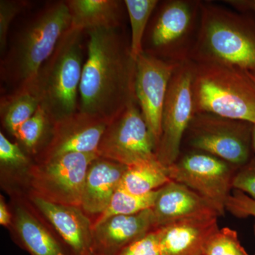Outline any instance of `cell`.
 <instances>
[{
  "label": "cell",
  "mask_w": 255,
  "mask_h": 255,
  "mask_svg": "<svg viewBox=\"0 0 255 255\" xmlns=\"http://www.w3.org/2000/svg\"><path fill=\"white\" fill-rule=\"evenodd\" d=\"M87 59L80 85V112L110 123L127 107L137 103L136 60L119 28L87 31Z\"/></svg>",
  "instance_id": "cell-1"
},
{
  "label": "cell",
  "mask_w": 255,
  "mask_h": 255,
  "mask_svg": "<svg viewBox=\"0 0 255 255\" xmlns=\"http://www.w3.org/2000/svg\"><path fill=\"white\" fill-rule=\"evenodd\" d=\"M190 60L246 71L255 70V14L204 1Z\"/></svg>",
  "instance_id": "cell-2"
},
{
  "label": "cell",
  "mask_w": 255,
  "mask_h": 255,
  "mask_svg": "<svg viewBox=\"0 0 255 255\" xmlns=\"http://www.w3.org/2000/svg\"><path fill=\"white\" fill-rule=\"evenodd\" d=\"M82 31L70 28L42 65L28 90L52 123L78 112L82 70Z\"/></svg>",
  "instance_id": "cell-3"
},
{
  "label": "cell",
  "mask_w": 255,
  "mask_h": 255,
  "mask_svg": "<svg viewBox=\"0 0 255 255\" xmlns=\"http://www.w3.org/2000/svg\"><path fill=\"white\" fill-rule=\"evenodd\" d=\"M70 24L71 18L65 1L43 10L23 28L1 64L3 77L16 86L15 91L31 86Z\"/></svg>",
  "instance_id": "cell-4"
},
{
  "label": "cell",
  "mask_w": 255,
  "mask_h": 255,
  "mask_svg": "<svg viewBox=\"0 0 255 255\" xmlns=\"http://www.w3.org/2000/svg\"><path fill=\"white\" fill-rule=\"evenodd\" d=\"M194 63V114H212L255 124V83L248 72L216 64Z\"/></svg>",
  "instance_id": "cell-5"
},
{
  "label": "cell",
  "mask_w": 255,
  "mask_h": 255,
  "mask_svg": "<svg viewBox=\"0 0 255 255\" xmlns=\"http://www.w3.org/2000/svg\"><path fill=\"white\" fill-rule=\"evenodd\" d=\"M204 1H159L143 41V52L159 59L182 64L190 60L195 46Z\"/></svg>",
  "instance_id": "cell-6"
},
{
  "label": "cell",
  "mask_w": 255,
  "mask_h": 255,
  "mask_svg": "<svg viewBox=\"0 0 255 255\" xmlns=\"http://www.w3.org/2000/svg\"><path fill=\"white\" fill-rule=\"evenodd\" d=\"M253 128L251 122L195 114L184 134L182 150L207 152L240 168L254 155Z\"/></svg>",
  "instance_id": "cell-7"
},
{
  "label": "cell",
  "mask_w": 255,
  "mask_h": 255,
  "mask_svg": "<svg viewBox=\"0 0 255 255\" xmlns=\"http://www.w3.org/2000/svg\"><path fill=\"white\" fill-rule=\"evenodd\" d=\"M168 169L171 180L187 186L224 216L238 167L207 152L182 150Z\"/></svg>",
  "instance_id": "cell-8"
},
{
  "label": "cell",
  "mask_w": 255,
  "mask_h": 255,
  "mask_svg": "<svg viewBox=\"0 0 255 255\" xmlns=\"http://www.w3.org/2000/svg\"><path fill=\"white\" fill-rule=\"evenodd\" d=\"M97 157V153L73 152L35 162L24 194L55 204L80 206L87 170Z\"/></svg>",
  "instance_id": "cell-9"
},
{
  "label": "cell",
  "mask_w": 255,
  "mask_h": 255,
  "mask_svg": "<svg viewBox=\"0 0 255 255\" xmlns=\"http://www.w3.org/2000/svg\"><path fill=\"white\" fill-rule=\"evenodd\" d=\"M194 63L187 60L179 65L171 79L162 110L161 135L155 155L169 167L182 152L184 134L194 115L192 80Z\"/></svg>",
  "instance_id": "cell-10"
},
{
  "label": "cell",
  "mask_w": 255,
  "mask_h": 255,
  "mask_svg": "<svg viewBox=\"0 0 255 255\" xmlns=\"http://www.w3.org/2000/svg\"><path fill=\"white\" fill-rule=\"evenodd\" d=\"M155 140L138 104L133 103L107 125L97 155L130 166L155 157Z\"/></svg>",
  "instance_id": "cell-11"
},
{
  "label": "cell",
  "mask_w": 255,
  "mask_h": 255,
  "mask_svg": "<svg viewBox=\"0 0 255 255\" xmlns=\"http://www.w3.org/2000/svg\"><path fill=\"white\" fill-rule=\"evenodd\" d=\"M14 243L30 255H73L59 235L24 194L10 196Z\"/></svg>",
  "instance_id": "cell-12"
},
{
  "label": "cell",
  "mask_w": 255,
  "mask_h": 255,
  "mask_svg": "<svg viewBox=\"0 0 255 255\" xmlns=\"http://www.w3.org/2000/svg\"><path fill=\"white\" fill-rule=\"evenodd\" d=\"M180 65L159 59L145 52L136 60L135 95L156 147L160 137L162 110L169 82Z\"/></svg>",
  "instance_id": "cell-13"
},
{
  "label": "cell",
  "mask_w": 255,
  "mask_h": 255,
  "mask_svg": "<svg viewBox=\"0 0 255 255\" xmlns=\"http://www.w3.org/2000/svg\"><path fill=\"white\" fill-rule=\"evenodd\" d=\"M108 124L103 119L78 111L53 124L48 141L33 160L41 163L73 152L97 154Z\"/></svg>",
  "instance_id": "cell-14"
},
{
  "label": "cell",
  "mask_w": 255,
  "mask_h": 255,
  "mask_svg": "<svg viewBox=\"0 0 255 255\" xmlns=\"http://www.w3.org/2000/svg\"><path fill=\"white\" fill-rule=\"evenodd\" d=\"M25 195L54 228L73 255H95L93 221L80 206L55 204L37 196Z\"/></svg>",
  "instance_id": "cell-15"
},
{
  "label": "cell",
  "mask_w": 255,
  "mask_h": 255,
  "mask_svg": "<svg viewBox=\"0 0 255 255\" xmlns=\"http://www.w3.org/2000/svg\"><path fill=\"white\" fill-rule=\"evenodd\" d=\"M157 229L152 209L111 216L94 224L95 255H119L127 247Z\"/></svg>",
  "instance_id": "cell-16"
},
{
  "label": "cell",
  "mask_w": 255,
  "mask_h": 255,
  "mask_svg": "<svg viewBox=\"0 0 255 255\" xmlns=\"http://www.w3.org/2000/svg\"><path fill=\"white\" fill-rule=\"evenodd\" d=\"M152 210L157 228L185 220L220 217L217 211L199 194L174 181L159 189Z\"/></svg>",
  "instance_id": "cell-17"
},
{
  "label": "cell",
  "mask_w": 255,
  "mask_h": 255,
  "mask_svg": "<svg viewBox=\"0 0 255 255\" xmlns=\"http://www.w3.org/2000/svg\"><path fill=\"white\" fill-rule=\"evenodd\" d=\"M128 166L97 157L87 170L80 207L95 221L110 205Z\"/></svg>",
  "instance_id": "cell-18"
},
{
  "label": "cell",
  "mask_w": 255,
  "mask_h": 255,
  "mask_svg": "<svg viewBox=\"0 0 255 255\" xmlns=\"http://www.w3.org/2000/svg\"><path fill=\"white\" fill-rule=\"evenodd\" d=\"M218 217L185 220L157 228L162 255H203L209 238L219 229Z\"/></svg>",
  "instance_id": "cell-19"
},
{
  "label": "cell",
  "mask_w": 255,
  "mask_h": 255,
  "mask_svg": "<svg viewBox=\"0 0 255 255\" xmlns=\"http://www.w3.org/2000/svg\"><path fill=\"white\" fill-rule=\"evenodd\" d=\"M70 28L81 31L119 28L122 26L124 1L117 0H68Z\"/></svg>",
  "instance_id": "cell-20"
},
{
  "label": "cell",
  "mask_w": 255,
  "mask_h": 255,
  "mask_svg": "<svg viewBox=\"0 0 255 255\" xmlns=\"http://www.w3.org/2000/svg\"><path fill=\"white\" fill-rule=\"evenodd\" d=\"M35 162L2 132H0V182L8 195L24 194L30 172Z\"/></svg>",
  "instance_id": "cell-21"
},
{
  "label": "cell",
  "mask_w": 255,
  "mask_h": 255,
  "mask_svg": "<svg viewBox=\"0 0 255 255\" xmlns=\"http://www.w3.org/2000/svg\"><path fill=\"white\" fill-rule=\"evenodd\" d=\"M171 181L168 167L155 156L128 166L120 187L131 194L142 195L158 190Z\"/></svg>",
  "instance_id": "cell-22"
},
{
  "label": "cell",
  "mask_w": 255,
  "mask_h": 255,
  "mask_svg": "<svg viewBox=\"0 0 255 255\" xmlns=\"http://www.w3.org/2000/svg\"><path fill=\"white\" fill-rule=\"evenodd\" d=\"M39 107V102L28 90L14 91L1 99V123L5 130L14 136L18 128L31 118Z\"/></svg>",
  "instance_id": "cell-23"
},
{
  "label": "cell",
  "mask_w": 255,
  "mask_h": 255,
  "mask_svg": "<svg viewBox=\"0 0 255 255\" xmlns=\"http://www.w3.org/2000/svg\"><path fill=\"white\" fill-rule=\"evenodd\" d=\"M53 125L48 116L39 106L31 118L18 129L14 137L20 147L33 159L46 145Z\"/></svg>",
  "instance_id": "cell-24"
},
{
  "label": "cell",
  "mask_w": 255,
  "mask_h": 255,
  "mask_svg": "<svg viewBox=\"0 0 255 255\" xmlns=\"http://www.w3.org/2000/svg\"><path fill=\"white\" fill-rule=\"evenodd\" d=\"M131 34L130 52L134 59L143 53V41L152 14L159 4L158 0H125Z\"/></svg>",
  "instance_id": "cell-25"
},
{
  "label": "cell",
  "mask_w": 255,
  "mask_h": 255,
  "mask_svg": "<svg viewBox=\"0 0 255 255\" xmlns=\"http://www.w3.org/2000/svg\"><path fill=\"white\" fill-rule=\"evenodd\" d=\"M158 192L159 189L148 194L136 195L128 192L119 187L114 193L108 208L94 221L93 224L111 216L136 214L145 210L152 209L155 205Z\"/></svg>",
  "instance_id": "cell-26"
},
{
  "label": "cell",
  "mask_w": 255,
  "mask_h": 255,
  "mask_svg": "<svg viewBox=\"0 0 255 255\" xmlns=\"http://www.w3.org/2000/svg\"><path fill=\"white\" fill-rule=\"evenodd\" d=\"M203 255H249L242 246L237 231L219 228L206 242Z\"/></svg>",
  "instance_id": "cell-27"
},
{
  "label": "cell",
  "mask_w": 255,
  "mask_h": 255,
  "mask_svg": "<svg viewBox=\"0 0 255 255\" xmlns=\"http://www.w3.org/2000/svg\"><path fill=\"white\" fill-rule=\"evenodd\" d=\"M26 2L13 0L0 1V50L1 53L7 46L8 32L14 18L24 8Z\"/></svg>",
  "instance_id": "cell-28"
},
{
  "label": "cell",
  "mask_w": 255,
  "mask_h": 255,
  "mask_svg": "<svg viewBox=\"0 0 255 255\" xmlns=\"http://www.w3.org/2000/svg\"><path fill=\"white\" fill-rule=\"evenodd\" d=\"M226 210L239 219L255 218V199L241 191L234 189L228 197Z\"/></svg>",
  "instance_id": "cell-29"
},
{
  "label": "cell",
  "mask_w": 255,
  "mask_h": 255,
  "mask_svg": "<svg viewBox=\"0 0 255 255\" xmlns=\"http://www.w3.org/2000/svg\"><path fill=\"white\" fill-rule=\"evenodd\" d=\"M233 187L255 199V154L238 168L233 179Z\"/></svg>",
  "instance_id": "cell-30"
},
{
  "label": "cell",
  "mask_w": 255,
  "mask_h": 255,
  "mask_svg": "<svg viewBox=\"0 0 255 255\" xmlns=\"http://www.w3.org/2000/svg\"><path fill=\"white\" fill-rule=\"evenodd\" d=\"M119 255H162L157 230L151 231L134 242L121 252Z\"/></svg>",
  "instance_id": "cell-31"
},
{
  "label": "cell",
  "mask_w": 255,
  "mask_h": 255,
  "mask_svg": "<svg viewBox=\"0 0 255 255\" xmlns=\"http://www.w3.org/2000/svg\"><path fill=\"white\" fill-rule=\"evenodd\" d=\"M12 212L4 196L0 195V225L9 229L12 223Z\"/></svg>",
  "instance_id": "cell-32"
},
{
  "label": "cell",
  "mask_w": 255,
  "mask_h": 255,
  "mask_svg": "<svg viewBox=\"0 0 255 255\" xmlns=\"http://www.w3.org/2000/svg\"><path fill=\"white\" fill-rule=\"evenodd\" d=\"M226 4L241 12H252L255 14V0H229Z\"/></svg>",
  "instance_id": "cell-33"
},
{
  "label": "cell",
  "mask_w": 255,
  "mask_h": 255,
  "mask_svg": "<svg viewBox=\"0 0 255 255\" xmlns=\"http://www.w3.org/2000/svg\"><path fill=\"white\" fill-rule=\"evenodd\" d=\"M253 151H254V153L255 154V124H254V128H253Z\"/></svg>",
  "instance_id": "cell-34"
},
{
  "label": "cell",
  "mask_w": 255,
  "mask_h": 255,
  "mask_svg": "<svg viewBox=\"0 0 255 255\" xmlns=\"http://www.w3.org/2000/svg\"><path fill=\"white\" fill-rule=\"evenodd\" d=\"M248 74H249L250 76L252 78V80H253V82L255 83V70H251V71H247Z\"/></svg>",
  "instance_id": "cell-35"
},
{
  "label": "cell",
  "mask_w": 255,
  "mask_h": 255,
  "mask_svg": "<svg viewBox=\"0 0 255 255\" xmlns=\"http://www.w3.org/2000/svg\"><path fill=\"white\" fill-rule=\"evenodd\" d=\"M254 233H255V226H254Z\"/></svg>",
  "instance_id": "cell-36"
}]
</instances>
